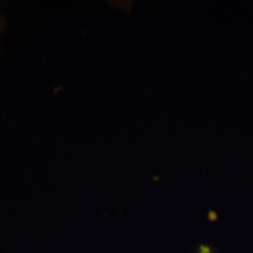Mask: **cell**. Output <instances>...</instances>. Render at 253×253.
I'll return each mask as SVG.
<instances>
[{"label": "cell", "instance_id": "obj_1", "mask_svg": "<svg viewBox=\"0 0 253 253\" xmlns=\"http://www.w3.org/2000/svg\"><path fill=\"white\" fill-rule=\"evenodd\" d=\"M199 253H212V251L208 246H202Z\"/></svg>", "mask_w": 253, "mask_h": 253}, {"label": "cell", "instance_id": "obj_2", "mask_svg": "<svg viewBox=\"0 0 253 253\" xmlns=\"http://www.w3.org/2000/svg\"><path fill=\"white\" fill-rule=\"evenodd\" d=\"M2 28H3V19L1 17V13H0V35L2 32Z\"/></svg>", "mask_w": 253, "mask_h": 253}]
</instances>
